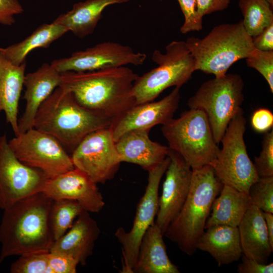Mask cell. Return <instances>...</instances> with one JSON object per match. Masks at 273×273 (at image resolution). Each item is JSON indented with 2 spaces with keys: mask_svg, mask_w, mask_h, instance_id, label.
Wrapping results in <instances>:
<instances>
[{
  "mask_svg": "<svg viewBox=\"0 0 273 273\" xmlns=\"http://www.w3.org/2000/svg\"><path fill=\"white\" fill-rule=\"evenodd\" d=\"M185 42L194 58L195 71L217 77L226 74L234 63L246 59L255 49L253 38L242 20L217 25L203 38L190 37Z\"/></svg>",
  "mask_w": 273,
  "mask_h": 273,
  "instance_id": "5b68a950",
  "label": "cell"
},
{
  "mask_svg": "<svg viewBox=\"0 0 273 273\" xmlns=\"http://www.w3.org/2000/svg\"><path fill=\"white\" fill-rule=\"evenodd\" d=\"M180 87L174 88L166 97L156 102L138 104L130 108L110 126L116 142L124 133L136 129H148L164 125L173 118L180 98Z\"/></svg>",
  "mask_w": 273,
  "mask_h": 273,
  "instance_id": "2e32d148",
  "label": "cell"
},
{
  "mask_svg": "<svg viewBox=\"0 0 273 273\" xmlns=\"http://www.w3.org/2000/svg\"><path fill=\"white\" fill-rule=\"evenodd\" d=\"M61 73L60 86L79 104L104 114L112 122L136 105L132 88L139 75L127 67Z\"/></svg>",
  "mask_w": 273,
  "mask_h": 273,
  "instance_id": "6da1fadb",
  "label": "cell"
},
{
  "mask_svg": "<svg viewBox=\"0 0 273 273\" xmlns=\"http://www.w3.org/2000/svg\"><path fill=\"white\" fill-rule=\"evenodd\" d=\"M251 124L254 130L259 133L268 131L273 126V114L268 109L256 110L251 118Z\"/></svg>",
  "mask_w": 273,
  "mask_h": 273,
  "instance_id": "8d00e7d4",
  "label": "cell"
},
{
  "mask_svg": "<svg viewBox=\"0 0 273 273\" xmlns=\"http://www.w3.org/2000/svg\"><path fill=\"white\" fill-rule=\"evenodd\" d=\"M68 31L65 27L54 22L45 23L23 40L6 48H0V51L9 61L18 66L26 62L27 56L32 51L48 48Z\"/></svg>",
  "mask_w": 273,
  "mask_h": 273,
  "instance_id": "4316f807",
  "label": "cell"
},
{
  "mask_svg": "<svg viewBox=\"0 0 273 273\" xmlns=\"http://www.w3.org/2000/svg\"><path fill=\"white\" fill-rule=\"evenodd\" d=\"M148 129H136L122 134L116 142L121 162L133 163L148 170L161 163L169 148L152 141Z\"/></svg>",
  "mask_w": 273,
  "mask_h": 273,
  "instance_id": "ffe728a7",
  "label": "cell"
},
{
  "mask_svg": "<svg viewBox=\"0 0 273 273\" xmlns=\"http://www.w3.org/2000/svg\"><path fill=\"white\" fill-rule=\"evenodd\" d=\"M243 80L239 74H226L204 82L188 102L190 109L202 110L219 144L232 118L244 101Z\"/></svg>",
  "mask_w": 273,
  "mask_h": 273,
  "instance_id": "ba28073f",
  "label": "cell"
},
{
  "mask_svg": "<svg viewBox=\"0 0 273 273\" xmlns=\"http://www.w3.org/2000/svg\"><path fill=\"white\" fill-rule=\"evenodd\" d=\"M130 0H86L73 5L72 8L60 15L53 22L65 27L75 36L83 38L92 34L108 6Z\"/></svg>",
  "mask_w": 273,
  "mask_h": 273,
  "instance_id": "d4e9b609",
  "label": "cell"
},
{
  "mask_svg": "<svg viewBox=\"0 0 273 273\" xmlns=\"http://www.w3.org/2000/svg\"><path fill=\"white\" fill-rule=\"evenodd\" d=\"M259 177L273 176V130L265 133L262 149L253 163Z\"/></svg>",
  "mask_w": 273,
  "mask_h": 273,
  "instance_id": "d6a6232c",
  "label": "cell"
},
{
  "mask_svg": "<svg viewBox=\"0 0 273 273\" xmlns=\"http://www.w3.org/2000/svg\"><path fill=\"white\" fill-rule=\"evenodd\" d=\"M71 158L74 167L97 184L113 178L121 163L110 127L87 135L72 151Z\"/></svg>",
  "mask_w": 273,
  "mask_h": 273,
  "instance_id": "7c38bea8",
  "label": "cell"
},
{
  "mask_svg": "<svg viewBox=\"0 0 273 273\" xmlns=\"http://www.w3.org/2000/svg\"><path fill=\"white\" fill-rule=\"evenodd\" d=\"M24 12L18 0H0V24L11 26L15 23V16Z\"/></svg>",
  "mask_w": 273,
  "mask_h": 273,
  "instance_id": "d590c367",
  "label": "cell"
},
{
  "mask_svg": "<svg viewBox=\"0 0 273 273\" xmlns=\"http://www.w3.org/2000/svg\"><path fill=\"white\" fill-rule=\"evenodd\" d=\"M204 231L197 249L209 253L218 266L238 261L243 253L238 226L215 225Z\"/></svg>",
  "mask_w": 273,
  "mask_h": 273,
  "instance_id": "cb8c5ba5",
  "label": "cell"
},
{
  "mask_svg": "<svg viewBox=\"0 0 273 273\" xmlns=\"http://www.w3.org/2000/svg\"><path fill=\"white\" fill-rule=\"evenodd\" d=\"M169 162L167 156L161 163L148 170V184L137 205L131 229L126 232L120 227L114 234L122 247L121 273H132L142 239L157 214L159 185Z\"/></svg>",
  "mask_w": 273,
  "mask_h": 273,
  "instance_id": "8fae6325",
  "label": "cell"
},
{
  "mask_svg": "<svg viewBox=\"0 0 273 273\" xmlns=\"http://www.w3.org/2000/svg\"><path fill=\"white\" fill-rule=\"evenodd\" d=\"M42 192L53 200L75 201L88 212H99L105 204L97 184L75 167L48 179Z\"/></svg>",
  "mask_w": 273,
  "mask_h": 273,
  "instance_id": "e0dca14e",
  "label": "cell"
},
{
  "mask_svg": "<svg viewBox=\"0 0 273 273\" xmlns=\"http://www.w3.org/2000/svg\"><path fill=\"white\" fill-rule=\"evenodd\" d=\"M192 169L187 199L164 234L188 255L197 251V243L204 231L213 201L223 185L210 165Z\"/></svg>",
  "mask_w": 273,
  "mask_h": 273,
  "instance_id": "277c9868",
  "label": "cell"
},
{
  "mask_svg": "<svg viewBox=\"0 0 273 273\" xmlns=\"http://www.w3.org/2000/svg\"><path fill=\"white\" fill-rule=\"evenodd\" d=\"M160 229L155 221L141 242L132 273H179L169 258Z\"/></svg>",
  "mask_w": 273,
  "mask_h": 273,
  "instance_id": "603a6c76",
  "label": "cell"
},
{
  "mask_svg": "<svg viewBox=\"0 0 273 273\" xmlns=\"http://www.w3.org/2000/svg\"><path fill=\"white\" fill-rule=\"evenodd\" d=\"M152 60L158 66L139 76L133 84L136 105L153 101L169 87H180L195 71L194 58L184 41H171L164 53L155 50Z\"/></svg>",
  "mask_w": 273,
  "mask_h": 273,
  "instance_id": "52a82bcc",
  "label": "cell"
},
{
  "mask_svg": "<svg viewBox=\"0 0 273 273\" xmlns=\"http://www.w3.org/2000/svg\"><path fill=\"white\" fill-rule=\"evenodd\" d=\"M9 144L20 161L42 171L48 178L74 168L63 145L53 136L34 127L15 135Z\"/></svg>",
  "mask_w": 273,
  "mask_h": 273,
  "instance_id": "30bf717a",
  "label": "cell"
},
{
  "mask_svg": "<svg viewBox=\"0 0 273 273\" xmlns=\"http://www.w3.org/2000/svg\"><path fill=\"white\" fill-rule=\"evenodd\" d=\"M177 1L185 18L184 23L180 28V32L186 34L203 29V16L198 11L197 0Z\"/></svg>",
  "mask_w": 273,
  "mask_h": 273,
  "instance_id": "836d02e7",
  "label": "cell"
},
{
  "mask_svg": "<svg viewBox=\"0 0 273 273\" xmlns=\"http://www.w3.org/2000/svg\"><path fill=\"white\" fill-rule=\"evenodd\" d=\"M273 213L263 212L269 241L271 247L273 249Z\"/></svg>",
  "mask_w": 273,
  "mask_h": 273,
  "instance_id": "60d3db41",
  "label": "cell"
},
{
  "mask_svg": "<svg viewBox=\"0 0 273 273\" xmlns=\"http://www.w3.org/2000/svg\"><path fill=\"white\" fill-rule=\"evenodd\" d=\"M50 250L32 251L23 253L13 262L11 273H52L48 264Z\"/></svg>",
  "mask_w": 273,
  "mask_h": 273,
  "instance_id": "f546056e",
  "label": "cell"
},
{
  "mask_svg": "<svg viewBox=\"0 0 273 273\" xmlns=\"http://www.w3.org/2000/svg\"><path fill=\"white\" fill-rule=\"evenodd\" d=\"M53 201L40 192L4 210L0 223V264L10 256L50 250L54 242L49 224Z\"/></svg>",
  "mask_w": 273,
  "mask_h": 273,
  "instance_id": "7a4b0ae2",
  "label": "cell"
},
{
  "mask_svg": "<svg viewBox=\"0 0 273 273\" xmlns=\"http://www.w3.org/2000/svg\"><path fill=\"white\" fill-rule=\"evenodd\" d=\"M242 253L258 262L267 263L271 247L263 211L252 205L238 225Z\"/></svg>",
  "mask_w": 273,
  "mask_h": 273,
  "instance_id": "44dd1931",
  "label": "cell"
},
{
  "mask_svg": "<svg viewBox=\"0 0 273 273\" xmlns=\"http://www.w3.org/2000/svg\"><path fill=\"white\" fill-rule=\"evenodd\" d=\"M83 210L80 205L75 201L53 200L49 214V224L54 241L67 232Z\"/></svg>",
  "mask_w": 273,
  "mask_h": 273,
  "instance_id": "f1b7e54d",
  "label": "cell"
},
{
  "mask_svg": "<svg viewBox=\"0 0 273 273\" xmlns=\"http://www.w3.org/2000/svg\"><path fill=\"white\" fill-rule=\"evenodd\" d=\"M61 73L51 63H43L36 71L25 74L23 99L24 112L18 119L19 133L33 127L34 121L42 103L60 86Z\"/></svg>",
  "mask_w": 273,
  "mask_h": 273,
  "instance_id": "ac0fdd59",
  "label": "cell"
},
{
  "mask_svg": "<svg viewBox=\"0 0 273 273\" xmlns=\"http://www.w3.org/2000/svg\"><path fill=\"white\" fill-rule=\"evenodd\" d=\"M48 177L20 161L11 149L7 135H0V208L42 192Z\"/></svg>",
  "mask_w": 273,
  "mask_h": 273,
  "instance_id": "4fadbf2b",
  "label": "cell"
},
{
  "mask_svg": "<svg viewBox=\"0 0 273 273\" xmlns=\"http://www.w3.org/2000/svg\"><path fill=\"white\" fill-rule=\"evenodd\" d=\"M248 195L252 205L273 213V176L259 177L250 187Z\"/></svg>",
  "mask_w": 273,
  "mask_h": 273,
  "instance_id": "4dcf8cb0",
  "label": "cell"
},
{
  "mask_svg": "<svg viewBox=\"0 0 273 273\" xmlns=\"http://www.w3.org/2000/svg\"><path fill=\"white\" fill-rule=\"evenodd\" d=\"M146 58L145 53L135 52L128 46L106 41L74 52L70 57L55 59L51 64L60 73L87 72L129 64L139 66Z\"/></svg>",
  "mask_w": 273,
  "mask_h": 273,
  "instance_id": "5bb4252c",
  "label": "cell"
},
{
  "mask_svg": "<svg viewBox=\"0 0 273 273\" xmlns=\"http://www.w3.org/2000/svg\"><path fill=\"white\" fill-rule=\"evenodd\" d=\"M48 264L52 273H76L77 261L65 253L49 251Z\"/></svg>",
  "mask_w": 273,
  "mask_h": 273,
  "instance_id": "e575fe53",
  "label": "cell"
},
{
  "mask_svg": "<svg viewBox=\"0 0 273 273\" xmlns=\"http://www.w3.org/2000/svg\"><path fill=\"white\" fill-rule=\"evenodd\" d=\"M241 262L238 265L237 271L239 273H272L273 263L269 264L258 262L249 258L243 254Z\"/></svg>",
  "mask_w": 273,
  "mask_h": 273,
  "instance_id": "74e56055",
  "label": "cell"
},
{
  "mask_svg": "<svg viewBox=\"0 0 273 273\" xmlns=\"http://www.w3.org/2000/svg\"><path fill=\"white\" fill-rule=\"evenodd\" d=\"M246 121L242 108L230 122L215 160L210 165L223 185L248 195L250 187L259 177L250 160L244 135Z\"/></svg>",
  "mask_w": 273,
  "mask_h": 273,
  "instance_id": "9c48e42d",
  "label": "cell"
},
{
  "mask_svg": "<svg viewBox=\"0 0 273 273\" xmlns=\"http://www.w3.org/2000/svg\"><path fill=\"white\" fill-rule=\"evenodd\" d=\"M97 221L83 210L71 227L59 239L54 241L50 251L68 254L84 265L93 252L95 242L100 236Z\"/></svg>",
  "mask_w": 273,
  "mask_h": 273,
  "instance_id": "d6986e66",
  "label": "cell"
},
{
  "mask_svg": "<svg viewBox=\"0 0 273 273\" xmlns=\"http://www.w3.org/2000/svg\"><path fill=\"white\" fill-rule=\"evenodd\" d=\"M252 38L255 49L261 51H273V23Z\"/></svg>",
  "mask_w": 273,
  "mask_h": 273,
  "instance_id": "ab89813d",
  "label": "cell"
},
{
  "mask_svg": "<svg viewBox=\"0 0 273 273\" xmlns=\"http://www.w3.org/2000/svg\"><path fill=\"white\" fill-rule=\"evenodd\" d=\"M168 156L170 162L165 172L155 221L163 235L187 199L192 175V168L178 153L169 148Z\"/></svg>",
  "mask_w": 273,
  "mask_h": 273,
  "instance_id": "9a60e30c",
  "label": "cell"
},
{
  "mask_svg": "<svg viewBox=\"0 0 273 273\" xmlns=\"http://www.w3.org/2000/svg\"><path fill=\"white\" fill-rule=\"evenodd\" d=\"M247 65L259 72L267 82L273 93V51H261L256 49L246 59Z\"/></svg>",
  "mask_w": 273,
  "mask_h": 273,
  "instance_id": "1f68e13d",
  "label": "cell"
},
{
  "mask_svg": "<svg viewBox=\"0 0 273 273\" xmlns=\"http://www.w3.org/2000/svg\"><path fill=\"white\" fill-rule=\"evenodd\" d=\"M169 148L178 153L192 169L210 165L219 150L205 112L190 109L162 125Z\"/></svg>",
  "mask_w": 273,
  "mask_h": 273,
  "instance_id": "8992f818",
  "label": "cell"
},
{
  "mask_svg": "<svg viewBox=\"0 0 273 273\" xmlns=\"http://www.w3.org/2000/svg\"><path fill=\"white\" fill-rule=\"evenodd\" d=\"M112 121L104 114L79 104L70 92L59 86L40 106L33 127L72 151L87 135L110 127Z\"/></svg>",
  "mask_w": 273,
  "mask_h": 273,
  "instance_id": "3957f363",
  "label": "cell"
},
{
  "mask_svg": "<svg viewBox=\"0 0 273 273\" xmlns=\"http://www.w3.org/2000/svg\"><path fill=\"white\" fill-rule=\"evenodd\" d=\"M220 195L213 201L205 230L215 225L238 226L252 205L249 195L223 185Z\"/></svg>",
  "mask_w": 273,
  "mask_h": 273,
  "instance_id": "484cf974",
  "label": "cell"
},
{
  "mask_svg": "<svg viewBox=\"0 0 273 273\" xmlns=\"http://www.w3.org/2000/svg\"><path fill=\"white\" fill-rule=\"evenodd\" d=\"M26 67V62L18 66L14 65L0 51V113H5L6 122L11 126L15 135L19 134V103Z\"/></svg>",
  "mask_w": 273,
  "mask_h": 273,
  "instance_id": "7402d4cb",
  "label": "cell"
},
{
  "mask_svg": "<svg viewBox=\"0 0 273 273\" xmlns=\"http://www.w3.org/2000/svg\"><path fill=\"white\" fill-rule=\"evenodd\" d=\"M199 13L204 17L215 12L227 9L230 0H197Z\"/></svg>",
  "mask_w": 273,
  "mask_h": 273,
  "instance_id": "f35d334b",
  "label": "cell"
},
{
  "mask_svg": "<svg viewBox=\"0 0 273 273\" xmlns=\"http://www.w3.org/2000/svg\"><path fill=\"white\" fill-rule=\"evenodd\" d=\"M243 26L252 37L273 23L272 7L266 0H239Z\"/></svg>",
  "mask_w": 273,
  "mask_h": 273,
  "instance_id": "83f0119b",
  "label": "cell"
},
{
  "mask_svg": "<svg viewBox=\"0 0 273 273\" xmlns=\"http://www.w3.org/2000/svg\"><path fill=\"white\" fill-rule=\"evenodd\" d=\"M269 4L273 7V0H266Z\"/></svg>",
  "mask_w": 273,
  "mask_h": 273,
  "instance_id": "b9f144b4",
  "label": "cell"
}]
</instances>
